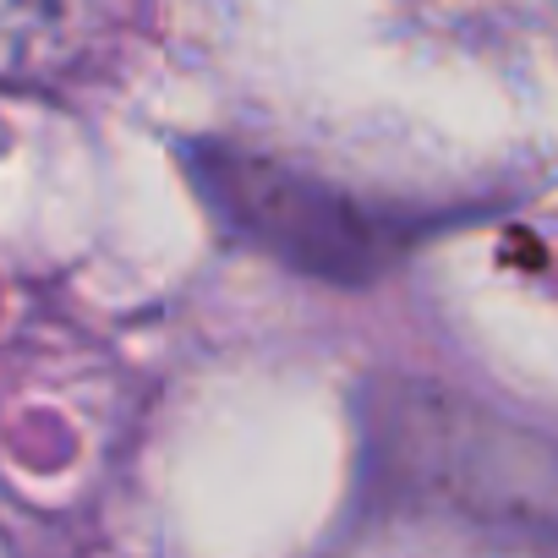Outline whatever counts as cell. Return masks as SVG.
Returning a JSON list of instances; mask_svg holds the SVG:
<instances>
[{
	"mask_svg": "<svg viewBox=\"0 0 558 558\" xmlns=\"http://www.w3.org/2000/svg\"><path fill=\"white\" fill-rule=\"evenodd\" d=\"M137 0H0V88L56 83L94 61Z\"/></svg>",
	"mask_w": 558,
	"mask_h": 558,
	"instance_id": "cell-1",
	"label": "cell"
}]
</instances>
